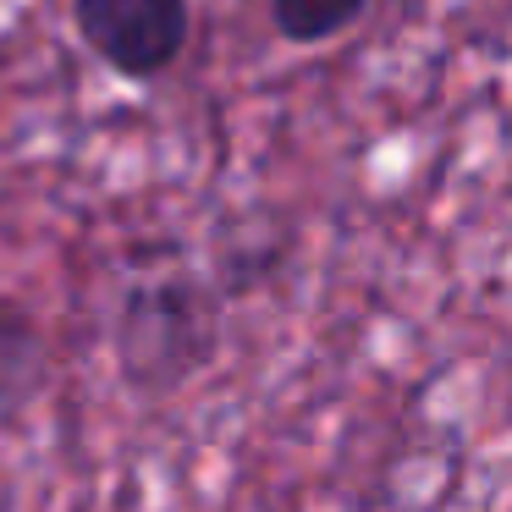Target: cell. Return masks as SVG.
<instances>
[{"mask_svg":"<svg viewBox=\"0 0 512 512\" xmlns=\"http://www.w3.org/2000/svg\"><path fill=\"white\" fill-rule=\"evenodd\" d=\"M111 342L127 386L138 397H166L215 358L221 309L193 276L138 281L116 309Z\"/></svg>","mask_w":512,"mask_h":512,"instance_id":"1","label":"cell"},{"mask_svg":"<svg viewBox=\"0 0 512 512\" xmlns=\"http://www.w3.org/2000/svg\"><path fill=\"white\" fill-rule=\"evenodd\" d=\"M72 28L116 78L149 83L188 50V0H72Z\"/></svg>","mask_w":512,"mask_h":512,"instance_id":"2","label":"cell"},{"mask_svg":"<svg viewBox=\"0 0 512 512\" xmlns=\"http://www.w3.org/2000/svg\"><path fill=\"white\" fill-rule=\"evenodd\" d=\"M50 380V347L45 331L34 325V314L23 303L0 298V408L39 397V386Z\"/></svg>","mask_w":512,"mask_h":512,"instance_id":"3","label":"cell"},{"mask_svg":"<svg viewBox=\"0 0 512 512\" xmlns=\"http://www.w3.org/2000/svg\"><path fill=\"white\" fill-rule=\"evenodd\" d=\"M369 0H270V23L287 45H325L364 17Z\"/></svg>","mask_w":512,"mask_h":512,"instance_id":"4","label":"cell"}]
</instances>
